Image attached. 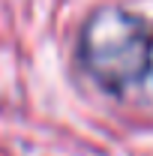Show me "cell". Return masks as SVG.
<instances>
[{
  "label": "cell",
  "mask_w": 153,
  "mask_h": 156,
  "mask_svg": "<svg viewBox=\"0 0 153 156\" xmlns=\"http://www.w3.org/2000/svg\"><path fill=\"white\" fill-rule=\"evenodd\" d=\"M78 63L102 90L123 96L150 75V24L123 6H108L93 12L78 36Z\"/></svg>",
  "instance_id": "1"
}]
</instances>
